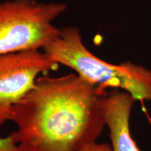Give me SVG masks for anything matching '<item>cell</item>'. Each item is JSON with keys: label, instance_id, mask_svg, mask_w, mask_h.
<instances>
[{"label": "cell", "instance_id": "cell-1", "mask_svg": "<svg viewBox=\"0 0 151 151\" xmlns=\"http://www.w3.org/2000/svg\"><path fill=\"white\" fill-rule=\"evenodd\" d=\"M108 92L76 73L39 76L13 111L11 134L20 151H78L96 142Z\"/></svg>", "mask_w": 151, "mask_h": 151}, {"label": "cell", "instance_id": "cell-2", "mask_svg": "<svg viewBox=\"0 0 151 151\" xmlns=\"http://www.w3.org/2000/svg\"><path fill=\"white\" fill-rule=\"evenodd\" d=\"M43 51L94 86L122 90L136 101H151V70L130 61L113 65L97 58L85 46L78 27L60 29Z\"/></svg>", "mask_w": 151, "mask_h": 151}, {"label": "cell", "instance_id": "cell-3", "mask_svg": "<svg viewBox=\"0 0 151 151\" xmlns=\"http://www.w3.org/2000/svg\"><path fill=\"white\" fill-rule=\"evenodd\" d=\"M67 9L61 2L7 0L0 2V56L43 50L59 33L54 20Z\"/></svg>", "mask_w": 151, "mask_h": 151}, {"label": "cell", "instance_id": "cell-4", "mask_svg": "<svg viewBox=\"0 0 151 151\" xmlns=\"http://www.w3.org/2000/svg\"><path fill=\"white\" fill-rule=\"evenodd\" d=\"M58 65L41 50L0 56V127L11 121L14 106L32 89L39 76Z\"/></svg>", "mask_w": 151, "mask_h": 151}, {"label": "cell", "instance_id": "cell-5", "mask_svg": "<svg viewBox=\"0 0 151 151\" xmlns=\"http://www.w3.org/2000/svg\"><path fill=\"white\" fill-rule=\"evenodd\" d=\"M136 100L125 91L108 92L105 100V122L109 130L112 151H141L129 129L131 111Z\"/></svg>", "mask_w": 151, "mask_h": 151}, {"label": "cell", "instance_id": "cell-6", "mask_svg": "<svg viewBox=\"0 0 151 151\" xmlns=\"http://www.w3.org/2000/svg\"><path fill=\"white\" fill-rule=\"evenodd\" d=\"M0 151H20L12 134L6 137L0 138Z\"/></svg>", "mask_w": 151, "mask_h": 151}, {"label": "cell", "instance_id": "cell-7", "mask_svg": "<svg viewBox=\"0 0 151 151\" xmlns=\"http://www.w3.org/2000/svg\"><path fill=\"white\" fill-rule=\"evenodd\" d=\"M78 151H112L111 145L109 143H97L96 142L86 145Z\"/></svg>", "mask_w": 151, "mask_h": 151}]
</instances>
